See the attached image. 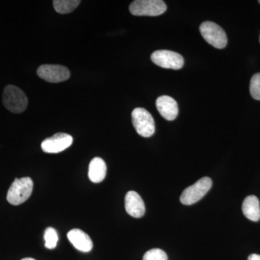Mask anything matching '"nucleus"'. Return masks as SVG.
Returning a JSON list of instances; mask_svg holds the SVG:
<instances>
[{
	"label": "nucleus",
	"instance_id": "15",
	"mask_svg": "<svg viewBox=\"0 0 260 260\" xmlns=\"http://www.w3.org/2000/svg\"><path fill=\"white\" fill-rule=\"evenodd\" d=\"M80 3V0H54L53 1L54 10L60 14H68L74 11Z\"/></svg>",
	"mask_w": 260,
	"mask_h": 260
},
{
	"label": "nucleus",
	"instance_id": "1",
	"mask_svg": "<svg viewBox=\"0 0 260 260\" xmlns=\"http://www.w3.org/2000/svg\"><path fill=\"white\" fill-rule=\"evenodd\" d=\"M34 182L30 177L15 179L8 189L7 200L13 205L25 203L32 194Z\"/></svg>",
	"mask_w": 260,
	"mask_h": 260
},
{
	"label": "nucleus",
	"instance_id": "5",
	"mask_svg": "<svg viewBox=\"0 0 260 260\" xmlns=\"http://www.w3.org/2000/svg\"><path fill=\"white\" fill-rule=\"evenodd\" d=\"M213 181L209 177H203L193 185L186 188L180 197L183 205H191L201 200L212 187Z\"/></svg>",
	"mask_w": 260,
	"mask_h": 260
},
{
	"label": "nucleus",
	"instance_id": "18",
	"mask_svg": "<svg viewBox=\"0 0 260 260\" xmlns=\"http://www.w3.org/2000/svg\"><path fill=\"white\" fill-rule=\"evenodd\" d=\"M143 260H168V256L162 249H153L145 253Z\"/></svg>",
	"mask_w": 260,
	"mask_h": 260
},
{
	"label": "nucleus",
	"instance_id": "22",
	"mask_svg": "<svg viewBox=\"0 0 260 260\" xmlns=\"http://www.w3.org/2000/svg\"><path fill=\"white\" fill-rule=\"evenodd\" d=\"M259 42H260V37H259Z\"/></svg>",
	"mask_w": 260,
	"mask_h": 260
},
{
	"label": "nucleus",
	"instance_id": "14",
	"mask_svg": "<svg viewBox=\"0 0 260 260\" xmlns=\"http://www.w3.org/2000/svg\"><path fill=\"white\" fill-rule=\"evenodd\" d=\"M242 211L246 218L256 222L260 219V205L258 198L254 195H250L243 202Z\"/></svg>",
	"mask_w": 260,
	"mask_h": 260
},
{
	"label": "nucleus",
	"instance_id": "13",
	"mask_svg": "<svg viewBox=\"0 0 260 260\" xmlns=\"http://www.w3.org/2000/svg\"><path fill=\"white\" fill-rule=\"evenodd\" d=\"M107 174V165L102 158H94L89 164L88 177L93 183L102 182Z\"/></svg>",
	"mask_w": 260,
	"mask_h": 260
},
{
	"label": "nucleus",
	"instance_id": "4",
	"mask_svg": "<svg viewBox=\"0 0 260 260\" xmlns=\"http://www.w3.org/2000/svg\"><path fill=\"white\" fill-rule=\"evenodd\" d=\"M132 121L140 136L150 138L155 133V121L150 113L143 108H136L132 112Z\"/></svg>",
	"mask_w": 260,
	"mask_h": 260
},
{
	"label": "nucleus",
	"instance_id": "17",
	"mask_svg": "<svg viewBox=\"0 0 260 260\" xmlns=\"http://www.w3.org/2000/svg\"><path fill=\"white\" fill-rule=\"evenodd\" d=\"M250 93L253 99L260 101V73L253 75L250 81Z\"/></svg>",
	"mask_w": 260,
	"mask_h": 260
},
{
	"label": "nucleus",
	"instance_id": "12",
	"mask_svg": "<svg viewBox=\"0 0 260 260\" xmlns=\"http://www.w3.org/2000/svg\"><path fill=\"white\" fill-rule=\"evenodd\" d=\"M68 238L75 249L82 252H89L93 249V244L90 237L78 229H72L68 234Z\"/></svg>",
	"mask_w": 260,
	"mask_h": 260
},
{
	"label": "nucleus",
	"instance_id": "2",
	"mask_svg": "<svg viewBox=\"0 0 260 260\" xmlns=\"http://www.w3.org/2000/svg\"><path fill=\"white\" fill-rule=\"evenodd\" d=\"M3 102L10 112L20 114L28 107V98L21 89L15 85H8L3 92Z\"/></svg>",
	"mask_w": 260,
	"mask_h": 260
},
{
	"label": "nucleus",
	"instance_id": "3",
	"mask_svg": "<svg viewBox=\"0 0 260 260\" xmlns=\"http://www.w3.org/2000/svg\"><path fill=\"white\" fill-rule=\"evenodd\" d=\"M167 10V5L161 0H136L129 5L130 13L135 16H158Z\"/></svg>",
	"mask_w": 260,
	"mask_h": 260
},
{
	"label": "nucleus",
	"instance_id": "6",
	"mask_svg": "<svg viewBox=\"0 0 260 260\" xmlns=\"http://www.w3.org/2000/svg\"><path fill=\"white\" fill-rule=\"evenodd\" d=\"M200 31L205 40L216 49H223L226 47V34L223 29L216 23L205 21L200 25Z\"/></svg>",
	"mask_w": 260,
	"mask_h": 260
},
{
	"label": "nucleus",
	"instance_id": "19",
	"mask_svg": "<svg viewBox=\"0 0 260 260\" xmlns=\"http://www.w3.org/2000/svg\"><path fill=\"white\" fill-rule=\"evenodd\" d=\"M248 260H260V255L256 254H251L248 258Z\"/></svg>",
	"mask_w": 260,
	"mask_h": 260
},
{
	"label": "nucleus",
	"instance_id": "21",
	"mask_svg": "<svg viewBox=\"0 0 260 260\" xmlns=\"http://www.w3.org/2000/svg\"><path fill=\"white\" fill-rule=\"evenodd\" d=\"M259 4H260V0H259Z\"/></svg>",
	"mask_w": 260,
	"mask_h": 260
},
{
	"label": "nucleus",
	"instance_id": "20",
	"mask_svg": "<svg viewBox=\"0 0 260 260\" xmlns=\"http://www.w3.org/2000/svg\"><path fill=\"white\" fill-rule=\"evenodd\" d=\"M21 260H36V259H32V258H30V257H27V258H24V259H21Z\"/></svg>",
	"mask_w": 260,
	"mask_h": 260
},
{
	"label": "nucleus",
	"instance_id": "9",
	"mask_svg": "<svg viewBox=\"0 0 260 260\" xmlns=\"http://www.w3.org/2000/svg\"><path fill=\"white\" fill-rule=\"evenodd\" d=\"M73 142L71 135L66 133H56L44 140L42 143L43 151L47 153H58L69 148Z\"/></svg>",
	"mask_w": 260,
	"mask_h": 260
},
{
	"label": "nucleus",
	"instance_id": "16",
	"mask_svg": "<svg viewBox=\"0 0 260 260\" xmlns=\"http://www.w3.org/2000/svg\"><path fill=\"white\" fill-rule=\"evenodd\" d=\"M58 237L57 232L53 228L49 227L46 229L44 233V240H45L46 248L49 249H53L57 245Z\"/></svg>",
	"mask_w": 260,
	"mask_h": 260
},
{
	"label": "nucleus",
	"instance_id": "7",
	"mask_svg": "<svg viewBox=\"0 0 260 260\" xmlns=\"http://www.w3.org/2000/svg\"><path fill=\"white\" fill-rule=\"evenodd\" d=\"M150 58L155 64L166 69L179 70L184 63L183 56L172 51H155Z\"/></svg>",
	"mask_w": 260,
	"mask_h": 260
},
{
	"label": "nucleus",
	"instance_id": "11",
	"mask_svg": "<svg viewBox=\"0 0 260 260\" xmlns=\"http://www.w3.org/2000/svg\"><path fill=\"white\" fill-rule=\"evenodd\" d=\"M125 210L126 213L133 218H142L145 213L144 202L140 195L135 191H129L125 196Z\"/></svg>",
	"mask_w": 260,
	"mask_h": 260
},
{
	"label": "nucleus",
	"instance_id": "8",
	"mask_svg": "<svg viewBox=\"0 0 260 260\" xmlns=\"http://www.w3.org/2000/svg\"><path fill=\"white\" fill-rule=\"evenodd\" d=\"M37 75L42 80L53 83L64 82L70 77V70L59 64L42 65L38 68Z\"/></svg>",
	"mask_w": 260,
	"mask_h": 260
},
{
	"label": "nucleus",
	"instance_id": "10",
	"mask_svg": "<svg viewBox=\"0 0 260 260\" xmlns=\"http://www.w3.org/2000/svg\"><path fill=\"white\" fill-rule=\"evenodd\" d=\"M157 109L160 115L168 121H173L177 117L179 107L177 102L169 95H161L155 102Z\"/></svg>",
	"mask_w": 260,
	"mask_h": 260
}]
</instances>
